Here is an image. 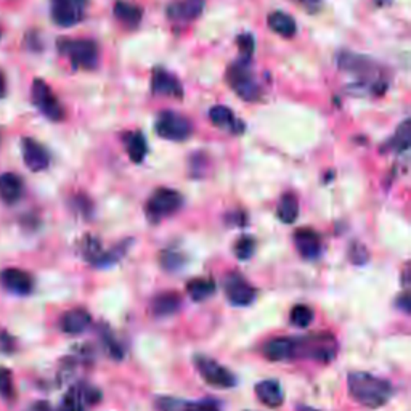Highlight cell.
<instances>
[{"instance_id":"1","label":"cell","mask_w":411,"mask_h":411,"mask_svg":"<svg viewBox=\"0 0 411 411\" xmlns=\"http://www.w3.org/2000/svg\"><path fill=\"white\" fill-rule=\"evenodd\" d=\"M347 382L351 396L367 408L382 407L391 400L393 393L391 382L376 378L373 374L363 373V371H355V373L348 374Z\"/></svg>"},{"instance_id":"2","label":"cell","mask_w":411,"mask_h":411,"mask_svg":"<svg viewBox=\"0 0 411 411\" xmlns=\"http://www.w3.org/2000/svg\"><path fill=\"white\" fill-rule=\"evenodd\" d=\"M294 341V358H311L328 363L337 355V342L334 336L313 333Z\"/></svg>"},{"instance_id":"3","label":"cell","mask_w":411,"mask_h":411,"mask_svg":"<svg viewBox=\"0 0 411 411\" xmlns=\"http://www.w3.org/2000/svg\"><path fill=\"white\" fill-rule=\"evenodd\" d=\"M58 50L71 60L76 70H93L98 63L97 44L89 39H60Z\"/></svg>"},{"instance_id":"4","label":"cell","mask_w":411,"mask_h":411,"mask_svg":"<svg viewBox=\"0 0 411 411\" xmlns=\"http://www.w3.org/2000/svg\"><path fill=\"white\" fill-rule=\"evenodd\" d=\"M180 206H182V196L176 190L157 188L146 202V217L150 218V222L157 223L178 211Z\"/></svg>"},{"instance_id":"5","label":"cell","mask_w":411,"mask_h":411,"mask_svg":"<svg viewBox=\"0 0 411 411\" xmlns=\"http://www.w3.org/2000/svg\"><path fill=\"white\" fill-rule=\"evenodd\" d=\"M247 63H249L247 60H240L238 63L230 66L227 71V81L230 84V87H232L241 98L252 101L259 98L261 90H259V86L256 84L254 77H252Z\"/></svg>"},{"instance_id":"6","label":"cell","mask_w":411,"mask_h":411,"mask_svg":"<svg viewBox=\"0 0 411 411\" xmlns=\"http://www.w3.org/2000/svg\"><path fill=\"white\" fill-rule=\"evenodd\" d=\"M156 132L161 138L171 140V142H182L190 137L191 124L187 117L180 116L177 112L164 111L157 117Z\"/></svg>"},{"instance_id":"7","label":"cell","mask_w":411,"mask_h":411,"mask_svg":"<svg viewBox=\"0 0 411 411\" xmlns=\"http://www.w3.org/2000/svg\"><path fill=\"white\" fill-rule=\"evenodd\" d=\"M195 365L198 368L201 378L206 382H209L214 387H223V389H228V387H235L236 378L232 371L227 370L222 365L214 362L212 358L204 357V355H196L195 357Z\"/></svg>"},{"instance_id":"8","label":"cell","mask_w":411,"mask_h":411,"mask_svg":"<svg viewBox=\"0 0 411 411\" xmlns=\"http://www.w3.org/2000/svg\"><path fill=\"white\" fill-rule=\"evenodd\" d=\"M32 103L37 106L39 111L42 112L44 116H47L48 119L52 121H61L65 117V111L63 106L60 105V101L56 100V97L52 92L47 84L41 79H36L32 84Z\"/></svg>"},{"instance_id":"9","label":"cell","mask_w":411,"mask_h":411,"mask_svg":"<svg viewBox=\"0 0 411 411\" xmlns=\"http://www.w3.org/2000/svg\"><path fill=\"white\" fill-rule=\"evenodd\" d=\"M87 0H52V18L61 27L81 22L86 13Z\"/></svg>"},{"instance_id":"10","label":"cell","mask_w":411,"mask_h":411,"mask_svg":"<svg viewBox=\"0 0 411 411\" xmlns=\"http://www.w3.org/2000/svg\"><path fill=\"white\" fill-rule=\"evenodd\" d=\"M225 294L227 299L233 304V306L244 307L254 302L257 292L247 281L238 273H230L225 278Z\"/></svg>"},{"instance_id":"11","label":"cell","mask_w":411,"mask_h":411,"mask_svg":"<svg viewBox=\"0 0 411 411\" xmlns=\"http://www.w3.org/2000/svg\"><path fill=\"white\" fill-rule=\"evenodd\" d=\"M21 148H22V159H25V164L27 166L30 171L41 172L48 167L50 156L47 153V150H45L41 143H37L36 140L22 138Z\"/></svg>"},{"instance_id":"12","label":"cell","mask_w":411,"mask_h":411,"mask_svg":"<svg viewBox=\"0 0 411 411\" xmlns=\"http://www.w3.org/2000/svg\"><path fill=\"white\" fill-rule=\"evenodd\" d=\"M0 283H2V286L7 291L20 296L30 294L34 286L31 275L20 268H5L0 273Z\"/></svg>"},{"instance_id":"13","label":"cell","mask_w":411,"mask_h":411,"mask_svg":"<svg viewBox=\"0 0 411 411\" xmlns=\"http://www.w3.org/2000/svg\"><path fill=\"white\" fill-rule=\"evenodd\" d=\"M151 90L156 95H167V97L174 98H182L183 90L182 84L178 82L176 76H172L171 72L156 70L153 72V79H151Z\"/></svg>"},{"instance_id":"14","label":"cell","mask_w":411,"mask_h":411,"mask_svg":"<svg viewBox=\"0 0 411 411\" xmlns=\"http://www.w3.org/2000/svg\"><path fill=\"white\" fill-rule=\"evenodd\" d=\"M294 244L304 259H315L322 252V240L311 228H299L294 233Z\"/></svg>"},{"instance_id":"15","label":"cell","mask_w":411,"mask_h":411,"mask_svg":"<svg viewBox=\"0 0 411 411\" xmlns=\"http://www.w3.org/2000/svg\"><path fill=\"white\" fill-rule=\"evenodd\" d=\"M204 10V0H178L169 5L167 15L177 21L196 20Z\"/></svg>"},{"instance_id":"16","label":"cell","mask_w":411,"mask_h":411,"mask_svg":"<svg viewBox=\"0 0 411 411\" xmlns=\"http://www.w3.org/2000/svg\"><path fill=\"white\" fill-rule=\"evenodd\" d=\"M159 411H218L214 402H183L172 397H161L156 400Z\"/></svg>"},{"instance_id":"17","label":"cell","mask_w":411,"mask_h":411,"mask_svg":"<svg viewBox=\"0 0 411 411\" xmlns=\"http://www.w3.org/2000/svg\"><path fill=\"white\" fill-rule=\"evenodd\" d=\"M262 353L270 362H285L294 358V341L288 337H277L262 347Z\"/></svg>"},{"instance_id":"18","label":"cell","mask_w":411,"mask_h":411,"mask_svg":"<svg viewBox=\"0 0 411 411\" xmlns=\"http://www.w3.org/2000/svg\"><path fill=\"white\" fill-rule=\"evenodd\" d=\"M256 396L259 397V400L270 408H278L285 402L283 389H281L280 382L275 379L259 382L256 386Z\"/></svg>"},{"instance_id":"19","label":"cell","mask_w":411,"mask_h":411,"mask_svg":"<svg viewBox=\"0 0 411 411\" xmlns=\"http://www.w3.org/2000/svg\"><path fill=\"white\" fill-rule=\"evenodd\" d=\"M90 323H92V317L84 308H72V311L66 312L61 318V330L67 334H79L86 331Z\"/></svg>"},{"instance_id":"20","label":"cell","mask_w":411,"mask_h":411,"mask_svg":"<svg viewBox=\"0 0 411 411\" xmlns=\"http://www.w3.org/2000/svg\"><path fill=\"white\" fill-rule=\"evenodd\" d=\"M209 117L214 126L227 129L230 132L238 133L243 131V124L238 121L233 115V111L227 108V106H214L209 111Z\"/></svg>"},{"instance_id":"21","label":"cell","mask_w":411,"mask_h":411,"mask_svg":"<svg viewBox=\"0 0 411 411\" xmlns=\"http://www.w3.org/2000/svg\"><path fill=\"white\" fill-rule=\"evenodd\" d=\"M21 193L22 182L18 176L11 172L0 176V200L7 202V204H13L21 198Z\"/></svg>"},{"instance_id":"22","label":"cell","mask_w":411,"mask_h":411,"mask_svg":"<svg viewBox=\"0 0 411 411\" xmlns=\"http://www.w3.org/2000/svg\"><path fill=\"white\" fill-rule=\"evenodd\" d=\"M180 307V297L177 292H162V294L156 296L153 302H151V312H153L156 317H169V315H174Z\"/></svg>"},{"instance_id":"23","label":"cell","mask_w":411,"mask_h":411,"mask_svg":"<svg viewBox=\"0 0 411 411\" xmlns=\"http://www.w3.org/2000/svg\"><path fill=\"white\" fill-rule=\"evenodd\" d=\"M115 16L122 22V25H126L129 27H135L140 21H142L143 11L135 4L119 0V2L115 4Z\"/></svg>"},{"instance_id":"24","label":"cell","mask_w":411,"mask_h":411,"mask_svg":"<svg viewBox=\"0 0 411 411\" xmlns=\"http://www.w3.org/2000/svg\"><path fill=\"white\" fill-rule=\"evenodd\" d=\"M268 26L283 37H292L297 30L296 21L292 20V16H289L288 13H283V11H273V13L268 16Z\"/></svg>"},{"instance_id":"25","label":"cell","mask_w":411,"mask_h":411,"mask_svg":"<svg viewBox=\"0 0 411 411\" xmlns=\"http://www.w3.org/2000/svg\"><path fill=\"white\" fill-rule=\"evenodd\" d=\"M278 218L285 223H294L297 216H299V202L292 193H286L281 196L278 202Z\"/></svg>"},{"instance_id":"26","label":"cell","mask_w":411,"mask_h":411,"mask_svg":"<svg viewBox=\"0 0 411 411\" xmlns=\"http://www.w3.org/2000/svg\"><path fill=\"white\" fill-rule=\"evenodd\" d=\"M187 291H188L191 299L200 302V301L207 299V297L212 296L214 292H216V283H214V281L209 278L207 280L206 278H196V280L188 281Z\"/></svg>"},{"instance_id":"27","label":"cell","mask_w":411,"mask_h":411,"mask_svg":"<svg viewBox=\"0 0 411 411\" xmlns=\"http://www.w3.org/2000/svg\"><path fill=\"white\" fill-rule=\"evenodd\" d=\"M146 151H148V145H146V140L142 132L129 133L127 137V153L131 156L133 162H142L146 156Z\"/></svg>"},{"instance_id":"28","label":"cell","mask_w":411,"mask_h":411,"mask_svg":"<svg viewBox=\"0 0 411 411\" xmlns=\"http://www.w3.org/2000/svg\"><path fill=\"white\" fill-rule=\"evenodd\" d=\"M411 143V121H403L402 126L397 129L396 135H393L389 146L393 151H405L410 148Z\"/></svg>"},{"instance_id":"29","label":"cell","mask_w":411,"mask_h":411,"mask_svg":"<svg viewBox=\"0 0 411 411\" xmlns=\"http://www.w3.org/2000/svg\"><path fill=\"white\" fill-rule=\"evenodd\" d=\"M81 251H82V256L87 259L90 263H93V266H98L101 256H103V249H101V244L97 238H93V236H86V240L82 241L81 244Z\"/></svg>"},{"instance_id":"30","label":"cell","mask_w":411,"mask_h":411,"mask_svg":"<svg viewBox=\"0 0 411 411\" xmlns=\"http://www.w3.org/2000/svg\"><path fill=\"white\" fill-rule=\"evenodd\" d=\"M289 318H291V323L297 326V328H307L313 320V311L308 306L299 304V306L292 307Z\"/></svg>"},{"instance_id":"31","label":"cell","mask_w":411,"mask_h":411,"mask_svg":"<svg viewBox=\"0 0 411 411\" xmlns=\"http://www.w3.org/2000/svg\"><path fill=\"white\" fill-rule=\"evenodd\" d=\"M256 251V241L251 236H241L235 244V254L240 261H247L251 259Z\"/></svg>"},{"instance_id":"32","label":"cell","mask_w":411,"mask_h":411,"mask_svg":"<svg viewBox=\"0 0 411 411\" xmlns=\"http://www.w3.org/2000/svg\"><path fill=\"white\" fill-rule=\"evenodd\" d=\"M84 397H82V391L79 389H72L67 396L65 397L63 405H61L60 411H84Z\"/></svg>"},{"instance_id":"33","label":"cell","mask_w":411,"mask_h":411,"mask_svg":"<svg viewBox=\"0 0 411 411\" xmlns=\"http://www.w3.org/2000/svg\"><path fill=\"white\" fill-rule=\"evenodd\" d=\"M0 396L8 398V400L15 397L13 376H11V371L7 368H0Z\"/></svg>"},{"instance_id":"34","label":"cell","mask_w":411,"mask_h":411,"mask_svg":"<svg viewBox=\"0 0 411 411\" xmlns=\"http://www.w3.org/2000/svg\"><path fill=\"white\" fill-rule=\"evenodd\" d=\"M348 257H351V261L355 263V266H363V263L368 262L370 254L367 251V247L360 243H353L351 246V249H348Z\"/></svg>"},{"instance_id":"35","label":"cell","mask_w":411,"mask_h":411,"mask_svg":"<svg viewBox=\"0 0 411 411\" xmlns=\"http://www.w3.org/2000/svg\"><path fill=\"white\" fill-rule=\"evenodd\" d=\"M238 47L241 52V60H251L252 53H254V39L249 34H243L238 39Z\"/></svg>"},{"instance_id":"36","label":"cell","mask_w":411,"mask_h":411,"mask_svg":"<svg viewBox=\"0 0 411 411\" xmlns=\"http://www.w3.org/2000/svg\"><path fill=\"white\" fill-rule=\"evenodd\" d=\"M161 266L166 270H176L182 266V256L172 251H164L161 254Z\"/></svg>"},{"instance_id":"37","label":"cell","mask_w":411,"mask_h":411,"mask_svg":"<svg viewBox=\"0 0 411 411\" xmlns=\"http://www.w3.org/2000/svg\"><path fill=\"white\" fill-rule=\"evenodd\" d=\"M397 306H398V308H402L403 312H410V308H411V306H410V296L408 294H403L400 299L397 301Z\"/></svg>"},{"instance_id":"38","label":"cell","mask_w":411,"mask_h":411,"mask_svg":"<svg viewBox=\"0 0 411 411\" xmlns=\"http://www.w3.org/2000/svg\"><path fill=\"white\" fill-rule=\"evenodd\" d=\"M5 92H7V86H5V77L2 72H0V98L4 97Z\"/></svg>"},{"instance_id":"39","label":"cell","mask_w":411,"mask_h":411,"mask_svg":"<svg viewBox=\"0 0 411 411\" xmlns=\"http://www.w3.org/2000/svg\"><path fill=\"white\" fill-rule=\"evenodd\" d=\"M297 411H317V410H313L311 407H299V408H297Z\"/></svg>"}]
</instances>
